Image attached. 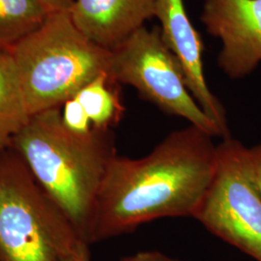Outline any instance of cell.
Returning a JSON list of instances; mask_svg holds the SVG:
<instances>
[{
    "mask_svg": "<svg viewBox=\"0 0 261 261\" xmlns=\"http://www.w3.org/2000/svg\"><path fill=\"white\" fill-rule=\"evenodd\" d=\"M116 86L118 84L111 81L107 73H103L75 95L93 128L111 129L120 121L125 109Z\"/></svg>",
    "mask_w": 261,
    "mask_h": 261,
    "instance_id": "11",
    "label": "cell"
},
{
    "mask_svg": "<svg viewBox=\"0 0 261 261\" xmlns=\"http://www.w3.org/2000/svg\"><path fill=\"white\" fill-rule=\"evenodd\" d=\"M194 219L208 231L261 261V192L249 148L227 138L218 144L214 177Z\"/></svg>",
    "mask_w": 261,
    "mask_h": 261,
    "instance_id": "5",
    "label": "cell"
},
{
    "mask_svg": "<svg viewBox=\"0 0 261 261\" xmlns=\"http://www.w3.org/2000/svg\"><path fill=\"white\" fill-rule=\"evenodd\" d=\"M17 66L8 53H0V128L15 134L28 121Z\"/></svg>",
    "mask_w": 261,
    "mask_h": 261,
    "instance_id": "12",
    "label": "cell"
},
{
    "mask_svg": "<svg viewBox=\"0 0 261 261\" xmlns=\"http://www.w3.org/2000/svg\"><path fill=\"white\" fill-rule=\"evenodd\" d=\"M156 0H75L71 17L84 35L112 50L154 17Z\"/></svg>",
    "mask_w": 261,
    "mask_h": 261,
    "instance_id": "9",
    "label": "cell"
},
{
    "mask_svg": "<svg viewBox=\"0 0 261 261\" xmlns=\"http://www.w3.org/2000/svg\"><path fill=\"white\" fill-rule=\"evenodd\" d=\"M88 247L19 153L1 151L0 261H58Z\"/></svg>",
    "mask_w": 261,
    "mask_h": 261,
    "instance_id": "4",
    "label": "cell"
},
{
    "mask_svg": "<svg viewBox=\"0 0 261 261\" xmlns=\"http://www.w3.org/2000/svg\"><path fill=\"white\" fill-rule=\"evenodd\" d=\"M154 17L161 21L163 39L177 58L190 93L217 126L221 138H230L224 106L206 83L202 61L203 43L189 19L183 0H156Z\"/></svg>",
    "mask_w": 261,
    "mask_h": 261,
    "instance_id": "8",
    "label": "cell"
},
{
    "mask_svg": "<svg viewBox=\"0 0 261 261\" xmlns=\"http://www.w3.org/2000/svg\"><path fill=\"white\" fill-rule=\"evenodd\" d=\"M29 117L61 108L98 75L108 73L112 50L75 27L70 12L53 13L10 53Z\"/></svg>",
    "mask_w": 261,
    "mask_h": 261,
    "instance_id": "3",
    "label": "cell"
},
{
    "mask_svg": "<svg viewBox=\"0 0 261 261\" xmlns=\"http://www.w3.org/2000/svg\"><path fill=\"white\" fill-rule=\"evenodd\" d=\"M201 20L219 38V66L230 79L251 74L261 62V0H206Z\"/></svg>",
    "mask_w": 261,
    "mask_h": 261,
    "instance_id": "7",
    "label": "cell"
},
{
    "mask_svg": "<svg viewBox=\"0 0 261 261\" xmlns=\"http://www.w3.org/2000/svg\"><path fill=\"white\" fill-rule=\"evenodd\" d=\"M107 74L115 84L135 87L163 112L221 138L217 126L190 93L183 70L164 41L161 28L142 27L112 49Z\"/></svg>",
    "mask_w": 261,
    "mask_h": 261,
    "instance_id": "6",
    "label": "cell"
},
{
    "mask_svg": "<svg viewBox=\"0 0 261 261\" xmlns=\"http://www.w3.org/2000/svg\"><path fill=\"white\" fill-rule=\"evenodd\" d=\"M58 261H91V259H90L88 248H85V249H83L71 255L63 257Z\"/></svg>",
    "mask_w": 261,
    "mask_h": 261,
    "instance_id": "17",
    "label": "cell"
},
{
    "mask_svg": "<svg viewBox=\"0 0 261 261\" xmlns=\"http://www.w3.org/2000/svg\"><path fill=\"white\" fill-rule=\"evenodd\" d=\"M249 155L255 181L261 192V142L249 148Z\"/></svg>",
    "mask_w": 261,
    "mask_h": 261,
    "instance_id": "15",
    "label": "cell"
},
{
    "mask_svg": "<svg viewBox=\"0 0 261 261\" xmlns=\"http://www.w3.org/2000/svg\"><path fill=\"white\" fill-rule=\"evenodd\" d=\"M119 261H184L171 257L164 252L158 251L139 252L122 257Z\"/></svg>",
    "mask_w": 261,
    "mask_h": 261,
    "instance_id": "14",
    "label": "cell"
},
{
    "mask_svg": "<svg viewBox=\"0 0 261 261\" xmlns=\"http://www.w3.org/2000/svg\"><path fill=\"white\" fill-rule=\"evenodd\" d=\"M212 138L190 125L168 134L144 157L117 154L96 198L88 245L159 219L194 218L216 171L218 145Z\"/></svg>",
    "mask_w": 261,
    "mask_h": 261,
    "instance_id": "1",
    "label": "cell"
},
{
    "mask_svg": "<svg viewBox=\"0 0 261 261\" xmlns=\"http://www.w3.org/2000/svg\"><path fill=\"white\" fill-rule=\"evenodd\" d=\"M11 136L12 135L8 130L0 128V152L5 149L7 146H9Z\"/></svg>",
    "mask_w": 261,
    "mask_h": 261,
    "instance_id": "18",
    "label": "cell"
},
{
    "mask_svg": "<svg viewBox=\"0 0 261 261\" xmlns=\"http://www.w3.org/2000/svg\"><path fill=\"white\" fill-rule=\"evenodd\" d=\"M62 108V121L69 130L77 134H86L92 130V124L84 107L75 97L66 101Z\"/></svg>",
    "mask_w": 261,
    "mask_h": 261,
    "instance_id": "13",
    "label": "cell"
},
{
    "mask_svg": "<svg viewBox=\"0 0 261 261\" xmlns=\"http://www.w3.org/2000/svg\"><path fill=\"white\" fill-rule=\"evenodd\" d=\"M61 108L31 115L11 136L10 146L88 245L96 198L117 155L115 138L111 129L92 128L86 134L69 130L62 121Z\"/></svg>",
    "mask_w": 261,
    "mask_h": 261,
    "instance_id": "2",
    "label": "cell"
},
{
    "mask_svg": "<svg viewBox=\"0 0 261 261\" xmlns=\"http://www.w3.org/2000/svg\"><path fill=\"white\" fill-rule=\"evenodd\" d=\"M49 14L70 12L75 0H37Z\"/></svg>",
    "mask_w": 261,
    "mask_h": 261,
    "instance_id": "16",
    "label": "cell"
},
{
    "mask_svg": "<svg viewBox=\"0 0 261 261\" xmlns=\"http://www.w3.org/2000/svg\"><path fill=\"white\" fill-rule=\"evenodd\" d=\"M48 15L37 0H0V53H10Z\"/></svg>",
    "mask_w": 261,
    "mask_h": 261,
    "instance_id": "10",
    "label": "cell"
}]
</instances>
